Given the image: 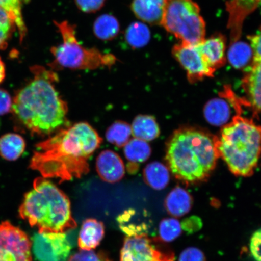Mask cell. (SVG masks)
<instances>
[{"mask_svg": "<svg viewBox=\"0 0 261 261\" xmlns=\"http://www.w3.org/2000/svg\"><path fill=\"white\" fill-rule=\"evenodd\" d=\"M25 149V140L18 134L8 133L0 138V156L6 161H16Z\"/></svg>", "mask_w": 261, "mask_h": 261, "instance_id": "obj_22", "label": "cell"}, {"mask_svg": "<svg viewBox=\"0 0 261 261\" xmlns=\"http://www.w3.org/2000/svg\"><path fill=\"white\" fill-rule=\"evenodd\" d=\"M27 234L9 221L0 224V261H32Z\"/></svg>", "mask_w": 261, "mask_h": 261, "instance_id": "obj_9", "label": "cell"}, {"mask_svg": "<svg viewBox=\"0 0 261 261\" xmlns=\"http://www.w3.org/2000/svg\"><path fill=\"white\" fill-rule=\"evenodd\" d=\"M71 246L64 233L38 232L33 250L39 261H67Z\"/></svg>", "mask_w": 261, "mask_h": 261, "instance_id": "obj_10", "label": "cell"}, {"mask_svg": "<svg viewBox=\"0 0 261 261\" xmlns=\"http://www.w3.org/2000/svg\"><path fill=\"white\" fill-rule=\"evenodd\" d=\"M54 23L63 41L51 48L55 58L50 64L52 68L95 70L103 66L111 67L116 63L117 58L114 55L104 54L97 48H87L81 45L76 37V25L67 21H54Z\"/></svg>", "mask_w": 261, "mask_h": 261, "instance_id": "obj_6", "label": "cell"}, {"mask_svg": "<svg viewBox=\"0 0 261 261\" xmlns=\"http://www.w3.org/2000/svg\"><path fill=\"white\" fill-rule=\"evenodd\" d=\"M147 185L155 190L165 189L170 180L169 169L163 163L154 162L147 165L143 171Z\"/></svg>", "mask_w": 261, "mask_h": 261, "instance_id": "obj_23", "label": "cell"}, {"mask_svg": "<svg viewBox=\"0 0 261 261\" xmlns=\"http://www.w3.org/2000/svg\"><path fill=\"white\" fill-rule=\"evenodd\" d=\"M105 227L102 222L95 219H87L83 222L78 238V246L81 250L95 249L102 240Z\"/></svg>", "mask_w": 261, "mask_h": 261, "instance_id": "obj_16", "label": "cell"}, {"mask_svg": "<svg viewBox=\"0 0 261 261\" xmlns=\"http://www.w3.org/2000/svg\"><path fill=\"white\" fill-rule=\"evenodd\" d=\"M253 53V62L261 61V28L255 35L249 37Z\"/></svg>", "mask_w": 261, "mask_h": 261, "instance_id": "obj_37", "label": "cell"}, {"mask_svg": "<svg viewBox=\"0 0 261 261\" xmlns=\"http://www.w3.org/2000/svg\"><path fill=\"white\" fill-rule=\"evenodd\" d=\"M31 70L34 79L16 94L11 111L32 135H49L64 123L67 105L55 89L56 73L41 66Z\"/></svg>", "mask_w": 261, "mask_h": 261, "instance_id": "obj_2", "label": "cell"}, {"mask_svg": "<svg viewBox=\"0 0 261 261\" xmlns=\"http://www.w3.org/2000/svg\"><path fill=\"white\" fill-rule=\"evenodd\" d=\"M193 200L185 189L178 187L169 192L165 201V206L168 213L175 217H181L191 211Z\"/></svg>", "mask_w": 261, "mask_h": 261, "instance_id": "obj_19", "label": "cell"}, {"mask_svg": "<svg viewBox=\"0 0 261 261\" xmlns=\"http://www.w3.org/2000/svg\"><path fill=\"white\" fill-rule=\"evenodd\" d=\"M12 102V98L8 91L0 89V116L11 112Z\"/></svg>", "mask_w": 261, "mask_h": 261, "instance_id": "obj_36", "label": "cell"}, {"mask_svg": "<svg viewBox=\"0 0 261 261\" xmlns=\"http://www.w3.org/2000/svg\"><path fill=\"white\" fill-rule=\"evenodd\" d=\"M102 139L86 122L74 124L36 145L30 168L42 177L60 179V182L80 178L89 172L90 156Z\"/></svg>", "mask_w": 261, "mask_h": 261, "instance_id": "obj_1", "label": "cell"}, {"mask_svg": "<svg viewBox=\"0 0 261 261\" xmlns=\"http://www.w3.org/2000/svg\"><path fill=\"white\" fill-rule=\"evenodd\" d=\"M132 134V127L128 123L117 121L108 128L106 139L112 144L121 148L128 142Z\"/></svg>", "mask_w": 261, "mask_h": 261, "instance_id": "obj_27", "label": "cell"}, {"mask_svg": "<svg viewBox=\"0 0 261 261\" xmlns=\"http://www.w3.org/2000/svg\"><path fill=\"white\" fill-rule=\"evenodd\" d=\"M6 75L5 66L4 63L0 58V84L4 81Z\"/></svg>", "mask_w": 261, "mask_h": 261, "instance_id": "obj_38", "label": "cell"}, {"mask_svg": "<svg viewBox=\"0 0 261 261\" xmlns=\"http://www.w3.org/2000/svg\"><path fill=\"white\" fill-rule=\"evenodd\" d=\"M106 2L107 0H74L77 8L86 14L99 11L105 5Z\"/></svg>", "mask_w": 261, "mask_h": 261, "instance_id": "obj_31", "label": "cell"}, {"mask_svg": "<svg viewBox=\"0 0 261 261\" xmlns=\"http://www.w3.org/2000/svg\"><path fill=\"white\" fill-rule=\"evenodd\" d=\"M67 261H99V257L92 250L81 249L79 252L71 255Z\"/></svg>", "mask_w": 261, "mask_h": 261, "instance_id": "obj_35", "label": "cell"}, {"mask_svg": "<svg viewBox=\"0 0 261 261\" xmlns=\"http://www.w3.org/2000/svg\"><path fill=\"white\" fill-rule=\"evenodd\" d=\"M172 55L187 71L189 81L195 82L214 76L215 70L205 61L197 45L182 42L176 44Z\"/></svg>", "mask_w": 261, "mask_h": 261, "instance_id": "obj_11", "label": "cell"}, {"mask_svg": "<svg viewBox=\"0 0 261 261\" xmlns=\"http://www.w3.org/2000/svg\"><path fill=\"white\" fill-rule=\"evenodd\" d=\"M125 39L126 43L132 48H142L151 40V32L143 22H133L126 29Z\"/></svg>", "mask_w": 261, "mask_h": 261, "instance_id": "obj_26", "label": "cell"}, {"mask_svg": "<svg viewBox=\"0 0 261 261\" xmlns=\"http://www.w3.org/2000/svg\"><path fill=\"white\" fill-rule=\"evenodd\" d=\"M98 255H99V261H111L109 257L108 256L105 252H102V251H100V252L98 253Z\"/></svg>", "mask_w": 261, "mask_h": 261, "instance_id": "obj_39", "label": "cell"}, {"mask_svg": "<svg viewBox=\"0 0 261 261\" xmlns=\"http://www.w3.org/2000/svg\"><path fill=\"white\" fill-rule=\"evenodd\" d=\"M216 142L218 154L233 174L247 177L252 174L261 154L260 126L234 117L224 126Z\"/></svg>", "mask_w": 261, "mask_h": 261, "instance_id": "obj_5", "label": "cell"}, {"mask_svg": "<svg viewBox=\"0 0 261 261\" xmlns=\"http://www.w3.org/2000/svg\"><path fill=\"white\" fill-rule=\"evenodd\" d=\"M250 252L254 260L261 261V227L251 238Z\"/></svg>", "mask_w": 261, "mask_h": 261, "instance_id": "obj_32", "label": "cell"}, {"mask_svg": "<svg viewBox=\"0 0 261 261\" xmlns=\"http://www.w3.org/2000/svg\"><path fill=\"white\" fill-rule=\"evenodd\" d=\"M124 154L128 161L127 169L130 174L138 171L139 163L145 162L151 154V148L144 140L134 138L124 146Z\"/></svg>", "mask_w": 261, "mask_h": 261, "instance_id": "obj_18", "label": "cell"}, {"mask_svg": "<svg viewBox=\"0 0 261 261\" xmlns=\"http://www.w3.org/2000/svg\"><path fill=\"white\" fill-rule=\"evenodd\" d=\"M179 261H205V257L200 249L196 247H189L181 253Z\"/></svg>", "mask_w": 261, "mask_h": 261, "instance_id": "obj_34", "label": "cell"}, {"mask_svg": "<svg viewBox=\"0 0 261 261\" xmlns=\"http://www.w3.org/2000/svg\"><path fill=\"white\" fill-rule=\"evenodd\" d=\"M197 45L205 61L215 70L226 63V39L223 35L215 34Z\"/></svg>", "mask_w": 261, "mask_h": 261, "instance_id": "obj_13", "label": "cell"}, {"mask_svg": "<svg viewBox=\"0 0 261 261\" xmlns=\"http://www.w3.org/2000/svg\"><path fill=\"white\" fill-rule=\"evenodd\" d=\"M19 213L40 233H64L77 227L69 198L44 177L35 179L33 188L24 195Z\"/></svg>", "mask_w": 261, "mask_h": 261, "instance_id": "obj_4", "label": "cell"}, {"mask_svg": "<svg viewBox=\"0 0 261 261\" xmlns=\"http://www.w3.org/2000/svg\"><path fill=\"white\" fill-rule=\"evenodd\" d=\"M227 97L214 98L208 102L204 109V115L211 125L226 126L232 115V102Z\"/></svg>", "mask_w": 261, "mask_h": 261, "instance_id": "obj_15", "label": "cell"}, {"mask_svg": "<svg viewBox=\"0 0 261 261\" xmlns=\"http://www.w3.org/2000/svg\"><path fill=\"white\" fill-rule=\"evenodd\" d=\"M161 25L182 43L198 45L205 40V23L192 0H165Z\"/></svg>", "mask_w": 261, "mask_h": 261, "instance_id": "obj_7", "label": "cell"}, {"mask_svg": "<svg viewBox=\"0 0 261 261\" xmlns=\"http://www.w3.org/2000/svg\"><path fill=\"white\" fill-rule=\"evenodd\" d=\"M120 24L115 16L110 14H103L94 22L93 31L94 35L102 41H112L118 36Z\"/></svg>", "mask_w": 261, "mask_h": 261, "instance_id": "obj_24", "label": "cell"}, {"mask_svg": "<svg viewBox=\"0 0 261 261\" xmlns=\"http://www.w3.org/2000/svg\"><path fill=\"white\" fill-rule=\"evenodd\" d=\"M252 48L246 42L237 41L230 44L227 58L234 68L237 69L247 68V65L252 62Z\"/></svg>", "mask_w": 261, "mask_h": 261, "instance_id": "obj_25", "label": "cell"}, {"mask_svg": "<svg viewBox=\"0 0 261 261\" xmlns=\"http://www.w3.org/2000/svg\"><path fill=\"white\" fill-rule=\"evenodd\" d=\"M0 8L7 12L14 19L22 42L27 33V28L22 18L21 0H0Z\"/></svg>", "mask_w": 261, "mask_h": 261, "instance_id": "obj_28", "label": "cell"}, {"mask_svg": "<svg viewBox=\"0 0 261 261\" xmlns=\"http://www.w3.org/2000/svg\"><path fill=\"white\" fill-rule=\"evenodd\" d=\"M96 169L100 178L109 184L121 180L125 174V165L122 159L110 150H105L97 156Z\"/></svg>", "mask_w": 261, "mask_h": 261, "instance_id": "obj_12", "label": "cell"}, {"mask_svg": "<svg viewBox=\"0 0 261 261\" xmlns=\"http://www.w3.org/2000/svg\"><path fill=\"white\" fill-rule=\"evenodd\" d=\"M181 227L185 232L192 234L200 230L203 227V222L197 216H191L185 218L181 223Z\"/></svg>", "mask_w": 261, "mask_h": 261, "instance_id": "obj_33", "label": "cell"}, {"mask_svg": "<svg viewBox=\"0 0 261 261\" xmlns=\"http://www.w3.org/2000/svg\"><path fill=\"white\" fill-rule=\"evenodd\" d=\"M243 86L249 102L261 112V61L253 62L248 67Z\"/></svg>", "mask_w": 261, "mask_h": 261, "instance_id": "obj_17", "label": "cell"}, {"mask_svg": "<svg viewBox=\"0 0 261 261\" xmlns=\"http://www.w3.org/2000/svg\"><path fill=\"white\" fill-rule=\"evenodd\" d=\"M181 223L175 218H166L159 226L160 238L164 242H172L181 233Z\"/></svg>", "mask_w": 261, "mask_h": 261, "instance_id": "obj_30", "label": "cell"}, {"mask_svg": "<svg viewBox=\"0 0 261 261\" xmlns=\"http://www.w3.org/2000/svg\"><path fill=\"white\" fill-rule=\"evenodd\" d=\"M132 132L134 138L149 142L158 138L160 128L154 117L139 115L133 120Z\"/></svg>", "mask_w": 261, "mask_h": 261, "instance_id": "obj_21", "label": "cell"}, {"mask_svg": "<svg viewBox=\"0 0 261 261\" xmlns=\"http://www.w3.org/2000/svg\"><path fill=\"white\" fill-rule=\"evenodd\" d=\"M174 252L161 238L148 234L126 237L120 261H174Z\"/></svg>", "mask_w": 261, "mask_h": 261, "instance_id": "obj_8", "label": "cell"}, {"mask_svg": "<svg viewBox=\"0 0 261 261\" xmlns=\"http://www.w3.org/2000/svg\"><path fill=\"white\" fill-rule=\"evenodd\" d=\"M165 0H132L130 8L137 18L150 25H161Z\"/></svg>", "mask_w": 261, "mask_h": 261, "instance_id": "obj_14", "label": "cell"}, {"mask_svg": "<svg viewBox=\"0 0 261 261\" xmlns=\"http://www.w3.org/2000/svg\"><path fill=\"white\" fill-rule=\"evenodd\" d=\"M218 156L213 137L201 130L185 128L175 132L169 140L166 159L175 177L191 185L208 177Z\"/></svg>", "mask_w": 261, "mask_h": 261, "instance_id": "obj_3", "label": "cell"}, {"mask_svg": "<svg viewBox=\"0 0 261 261\" xmlns=\"http://www.w3.org/2000/svg\"><path fill=\"white\" fill-rule=\"evenodd\" d=\"M16 28L15 22L11 15L0 8V50L7 47L8 41Z\"/></svg>", "mask_w": 261, "mask_h": 261, "instance_id": "obj_29", "label": "cell"}, {"mask_svg": "<svg viewBox=\"0 0 261 261\" xmlns=\"http://www.w3.org/2000/svg\"><path fill=\"white\" fill-rule=\"evenodd\" d=\"M140 212L130 208L120 214L117 218L119 226L126 237L148 234L149 226L140 220Z\"/></svg>", "mask_w": 261, "mask_h": 261, "instance_id": "obj_20", "label": "cell"}]
</instances>
